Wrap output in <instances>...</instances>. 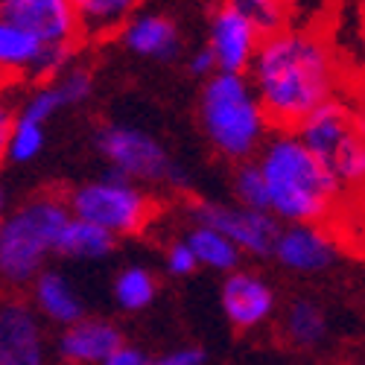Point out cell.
<instances>
[{
	"label": "cell",
	"mask_w": 365,
	"mask_h": 365,
	"mask_svg": "<svg viewBox=\"0 0 365 365\" xmlns=\"http://www.w3.org/2000/svg\"><path fill=\"white\" fill-rule=\"evenodd\" d=\"M246 79L275 132H295L319 106L339 97L342 65L316 26L289 24L260 41Z\"/></svg>",
	"instance_id": "obj_1"
},
{
	"label": "cell",
	"mask_w": 365,
	"mask_h": 365,
	"mask_svg": "<svg viewBox=\"0 0 365 365\" xmlns=\"http://www.w3.org/2000/svg\"><path fill=\"white\" fill-rule=\"evenodd\" d=\"M252 164L266 187V214L278 225H330L342 214L348 190L295 132H272Z\"/></svg>",
	"instance_id": "obj_2"
},
{
	"label": "cell",
	"mask_w": 365,
	"mask_h": 365,
	"mask_svg": "<svg viewBox=\"0 0 365 365\" xmlns=\"http://www.w3.org/2000/svg\"><path fill=\"white\" fill-rule=\"evenodd\" d=\"M199 126L220 158L246 164L275 132L246 76L214 73L199 94Z\"/></svg>",
	"instance_id": "obj_3"
},
{
	"label": "cell",
	"mask_w": 365,
	"mask_h": 365,
	"mask_svg": "<svg viewBox=\"0 0 365 365\" xmlns=\"http://www.w3.org/2000/svg\"><path fill=\"white\" fill-rule=\"evenodd\" d=\"M71 220L65 199L41 193L12 207L0 222V281L29 287L56 255V240Z\"/></svg>",
	"instance_id": "obj_4"
},
{
	"label": "cell",
	"mask_w": 365,
	"mask_h": 365,
	"mask_svg": "<svg viewBox=\"0 0 365 365\" xmlns=\"http://www.w3.org/2000/svg\"><path fill=\"white\" fill-rule=\"evenodd\" d=\"M295 138L307 146L310 155L351 193L365 178V140L359 111L336 97L319 106L304 123L295 129Z\"/></svg>",
	"instance_id": "obj_5"
},
{
	"label": "cell",
	"mask_w": 365,
	"mask_h": 365,
	"mask_svg": "<svg viewBox=\"0 0 365 365\" xmlns=\"http://www.w3.org/2000/svg\"><path fill=\"white\" fill-rule=\"evenodd\" d=\"M65 205L73 220L94 225L111 234L114 240L143 234L158 210L155 199H152L146 187L132 185V181L120 178L114 173L76 185L68 193Z\"/></svg>",
	"instance_id": "obj_6"
},
{
	"label": "cell",
	"mask_w": 365,
	"mask_h": 365,
	"mask_svg": "<svg viewBox=\"0 0 365 365\" xmlns=\"http://www.w3.org/2000/svg\"><path fill=\"white\" fill-rule=\"evenodd\" d=\"M97 149L108 164V173L140 187H187V173L175 164L170 149L140 126L106 123L97 129Z\"/></svg>",
	"instance_id": "obj_7"
},
{
	"label": "cell",
	"mask_w": 365,
	"mask_h": 365,
	"mask_svg": "<svg viewBox=\"0 0 365 365\" xmlns=\"http://www.w3.org/2000/svg\"><path fill=\"white\" fill-rule=\"evenodd\" d=\"M73 58L76 47H47L18 24L0 18V79L6 85H47L58 73H65Z\"/></svg>",
	"instance_id": "obj_8"
},
{
	"label": "cell",
	"mask_w": 365,
	"mask_h": 365,
	"mask_svg": "<svg viewBox=\"0 0 365 365\" xmlns=\"http://www.w3.org/2000/svg\"><path fill=\"white\" fill-rule=\"evenodd\" d=\"M193 225H207L220 231L242 257H269L278 237V222L263 210H249L234 202H196L190 207Z\"/></svg>",
	"instance_id": "obj_9"
},
{
	"label": "cell",
	"mask_w": 365,
	"mask_h": 365,
	"mask_svg": "<svg viewBox=\"0 0 365 365\" xmlns=\"http://www.w3.org/2000/svg\"><path fill=\"white\" fill-rule=\"evenodd\" d=\"M202 47L214 56L217 73L246 76V71L252 68V58L260 47V36L234 0V4H220L210 9L207 41Z\"/></svg>",
	"instance_id": "obj_10"
},
{
	"label": "cell",
	"mask_w": 365,
	"mask_h": 365,
	"mask_svg": "<svg viewBox=\"0 0 365 365\" xmlns=\"http://www.w3.org/2000/svg\"><path fill=\"white\" fill-rule=\"evenodd\" d=\"M269 257L295 275H319L339 263L342 242L330 225H281Z\"/></svg>",
	"instance_id": "obj_11"
},
{
	"label": "cell",
	"mask_w": 365,
	"mask_h": 365,
	"mask_svg": "<svg viewBox=\"0 0 365 365\" xmlns=\"http://www.w3.org/2000/svg\"><path fill=\"white\" fill-rule=\"evenodd\" d=\"M0 18L18 24L47 47L79 44L73 0H0Z\"/></svg>",
	"instance_id": "obj_12"
},
{
	"label": "cell",
	"mask_w": 365,
	"mask_h": 365,
	"mask_svg": "<svg viewBox=\"0 0 365 365\" xmlns=\"http://www.w3.org/2000/svg\"><path fill=\"white\" fill-rule=\"evenodd\" d=\"M220 307L234 330H257L275 316L278 295L260 272L240 266L222 278Z\"/></svg>",
	"instance_id": "obj_13"
},
{
	"label": "cell",
	"mask_w": 365,
	"mask_h": 365,
	"mask_svg": "<svg viewBox=\"0 0 365 365\" xmlns=\"http://www.w3.org/2000/svg\"><path fill=\"white\" fill-rule=\"evenodd\" d=\"M44 327L24 301L0 304V365H44Z\"/></svg>",
	"instance_id": "obj_14"
},
{
	"label": "cell",
	"mask_w": 365,
	"mask_h": 365,
	"mask_svg": "<svg viewBox=\"0 0 365 365\" xmlns=\"http://www.w3.org/2000/svg\"><path fill=\"white\" fill-rule=\"evenodd\" d=\"M120 44L140 58H155V62H170L181 53V29L173 15L158 9H135L129 21L117 33Z\"/></svg>",
	"instance_id": "obj_15"
},
{
	"label": "cell",
	"mask_w": 365,
	"mask_h": 365,
	"mask_svg": "<svg viewBox=\"0 0 365 365\" xmlns=\"http://www.w3.org/2000/svg\"><path fill=\"white\" fill-rule=\"evenodd\" d=\"M123 342V330L114 322L100 316H82L58 333L56 354L71 365H103Z\"/></svg>",
	"instance_id": "obj_16"
},
{
	"label": "cell",
	"mask_w": 365,
	"mask_h": 365,
	"mask_svg": "<svg viewBox=\"0 0 365 365\" xmlns=\"http://www.w3.org/2000/svg\"><path fill=\"white\" fill-rule=\"evenodd\" d=\"M29 295H33V310L38 322H50L56 327H71L85 316V301L79 287L65 275L62 269H44L41 275L29 284Z\"/></svg>",
	"instance_id": "obj_17"
},
{
	"label": "cell",
	"mask_w": 365,
	"mask_h": 365,
	"mask_svg": "<svg viewBox=\"0 0 365 365\" xmlns=\"http://www.w3.org/2000/svg\"><path fill=\"white\" fill-rule=\"evenodd\" d=\"M114 249H117V240L111 234L71 217L56 240L53 257H65V260H76V263H97V260L111 257Z\"/></svg>",
	"instance_id": "obj_18"
},
{
	"label": "cell",
	"mask_w": 365,
	"mask_h": 365,
	"mask_svg": "<svg viewBox=\"0 0 365 365\" xmlns=\"http://www.w3.org/2000/svg\"><path fill=\"white\" fill-rule=\"evenodd\" d=\"M181 240H185V246L190 249L196 269H210V272H217V275H231L234 269L242 266V255L234 249V242L207 225H190V231Z\"/></svg>",
	"instance_id": "obj_19"
},
{
	"label": "cell",
	"mask_w": 365,
	"mask_h": 365,
	"mask_svg": "<svg viewBox=\"0 0 365 365\" xmlns=\"http://www.w3.org/2000/svg\"><path fill=\"white\" fill-rule=\"evenodd\" d=\"M76 24L79 38H106L117 36L120 26L138 9L135 0H76Z\"/></svg>",
	"instance_id": "obj_20"
},
{
	"label": "cell",
	"mask_w": 365,
	"mask_h": 365,
	"mask_svg": "<svg viewBox=\"0 0 365 365\" xmlns=\"http://www.w3.org/2000/svg\"><path fill=\"white\" fill-rule=\"evenodd\" d=\"M327 313L313 298H295L284 313V336L295 348H319L327 339Z\"/></svg>",
	"instance_id": "obj_21"
},
{
	"label": "cell",
	"mask_w": 365,
	"mask_h": 365,
	"mask_svg": "<svg viewBox=\"0 0 365 365\" xmlns=\"http://www.w3.org/2000/svg\"><path fill=\"white\" fill-rule=\"evenodd\" d=\"M111 295L117 301L120 310L126 313H140L146 307H152V301L158 295V281L152 275V269L132 263L126 269L117 272V278L111 284Z\"/></svg>",
	"instance_id": "obj_22"
},
{
	"label": "cell",
	"mask_w": 365,
	"mask_h": 365,
	"mask_svg": "<svg viewBox=\"0 0 365 365\" xmlns=\"http://www.w3.org/2000/svg\"><path fill=\"white\" fill-rule=\"evenodd\" d=\"M44 146H47V129L15 114L12 129H9V143H6V161L33 164L44 152Z\"/></svg>",
	"instance_id": "obj_23"
},
{
	"label": "cell",
	"mask_w": 365,
	"mask_h": 365,
	"mask_svg": "<svg viewBox=\"0 0 365 365\" xmlns=\"http://www.w3.org/2000/svg\"><path fill=\"white\" fill-rule=\"evenodd\" d=\"M68 106H65V97L58 94V88H56V82H47V85H36L29 94L21 100V106H18V117H24V120H33V123H38V126H47L50 120L58 114V111H65Z\"/></svg>",
	"instance_id": "obj_24"
},
{
	"label": "cell",
	"mask_w": 365,
	"mask_h": 365,
	"mask_svg": "<svg viewBox=\"0 0 365 365\" xmlns=\"http://www.w3.org/2000/svg\"><path fill=\"white\" fill-rule=\"evenodd\" d=\"M240 9L246 12V18L252 21V26L257 29L260 41L281 33L287 29L292 21H289V6L278 4V0H237Z\"/></svg>",
	"instance_id": "obj_25"
},
{
	"label": "cell",
	"mask_w": 365,
	"mask_h": 365,
	"mask_svg": "<svg viewBox=\"0 0 365 365\" xmlns=\"http://www.w3.org/2000/svg\"><path fill=\"white\" fill-rule=\"evenodd\" d=\"M231 190H234V205L249 207V210H263L266 214V187H263L260 173L252 161L237 164L234 178H231Z\"/></svg>",
	"instance_id": "obj_26"
},
{
	"label": "cell",
	"mask_w": 365,
	"mask_h": 365,
	"mask_svg": "<svg viewBox=\"0 0 365 365\" xmlns=\"http://www.w3.org/2000/svg\"><path fill=\"white\" fill-rule=\"evenodd\" d=\"M53 82L58 88V94L65 97V106L68 108L82 106L91 94H94V73H91L88 68H82V65H76V62L65 73H58Z\"/></svg>",
	"instance_id": "obj_27"
},
{
	"label": "cell",
	"mask_w": 365,
	"mask_h": 365,
	"mask_svg": "<svg viewBox=\"0 0 365 365\" xmlns=\"http://www.w3.org/2000/svg\"><path fill=\"white\" fill-rule=\"evenodd\" d=\"M164 269H167V275L173 278H187L196 272V260L190 255V249L185 246V240H173L167 252H164Z\"/></svg>",
	"instance_id": "obj_28"
},
{
	"label": "cell",
	"mask_w": 365,
	"mask_h": 365,
	"mask_svg": "<svg viewBox=\"0 0 365 365\" xmlns=\"http://www.w3.org/2000/svg\"><path fill=\"white\" fill-rule=\"evenodd\" d=\"M149 365H207V354L196 345H185L161 356H149Z\"/></svg>",
	"instance_id": "obj_29"
},
{
	"label": "cell",
	"mask_w": 365,
	"mask_h": 365,
	"mask_svg": "<svg viewBox=\"0 0 365 365\" xmlns=\"http://www.w3.org/2000/svg\"><path fill=\"white\" fill-rule=\"evenodd\" d=\"M103 365H149V354L146 351H140L138 345H129V342H123L120 345Z\"/></svg>",
	"instance_id": "obj_30"
},
{
	"label": "cell",
	"mask_w": 365,
	"mask_h": 365,
	"mask_svg": "<svg viewBox=\"0 0 365 365\" xmlns=\"http://www.w3.org/2000/svg\"><path fill=\"white\" fill-rule=\"evenodd\" d=\"M187 68H190V73H193V76H199V79H210V76L217 73L214 56H210L205 47H199V50H193V53H190V58H187Z\"/></svg>",
	"instance_id": "obj_31"
},
{
	"label": "cell",
	"mask_w": 365,
	"mask_h": 365,
	"mask_svg": "<svg viewBox=\"0 0 365 365\" xmlns=\"http://www.w3.org/2000/svg\"><path fill=\"white\" fill-rule=\"evenodd\" d=\"M12 120H15V108L6 100H0V167H4V161H6V143H9Z\"/></svg>",
	"instance_id": "obj_32"
},
{
	"label": "cell",
	"mask_w": 365,
	"mask_h": 365,
	"mask_svg": "<svg viewBox=\"0 0 365 365\" xmlns=\"http://www.w3.org/2000/svg\"><path fill=\"white\" fill-rule=\"evenodd\" d=\"M9 210H12V193H9V187L4 185V181H0V222L9 217Z\"/></svg>",
	"instance_id": "obj_33"
},
{
	"label": "cell",
	"mask_w": 365,
	"mask_h": 365,
	"mask_svg": "<svg viewBox=\"0 0 365 365\" xmlns=\"http://www.w3.org/2000/svg\"><path fill=\"white\" fill-rule=\"evenodd\" d=\"M4 88H6V82H4V79H0V91H4Z\"/></svg>",
	"instance_id": "obj_34"
}]
</instances>
